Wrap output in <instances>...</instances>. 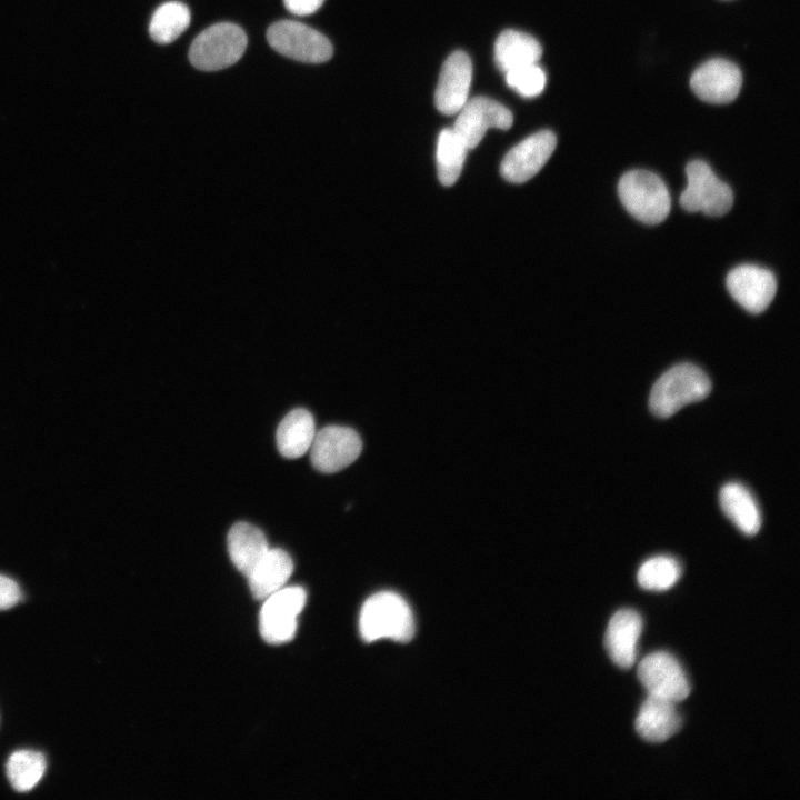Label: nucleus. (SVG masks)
Here are the masks:
<instances>
[{"instance_id":"obj_1","label":"nucleus","mask_w":800,"mask_h":800,"mask_svg":"<svg viewBox=\"0 0 800 800\" xmlns=\"http://www.w3.org/2000/svg\"><path fill=\"white\" fill-rule=\"evenodd\" d=\"M359 630L367 642L391 639L407 642L414 634V620L407 601L392 591L372 594L363 603Z\"/></svg>"},{"instance_id":"obj_2","label":"nucleus","mask_w":800,"mask_h":800,"mask_svg":"<svg viewBox=\"0 0 800 800\" xmlns=\"http://www.w3.org/2000/svg\"><path fill=\"white\" fill-rule=\"evenodd\" d=\"M711 390L709 377L692 363H680L666 371L653 384L649 407L659 418H669L682 407L704 399Z\"/></svg>"},{"instance_id":"obj_3","label":"nucleus","mask_w":800,"mask_h":800,"mask_svg":"<svg viewBox=\"0 0 800 800\" xmlns=\"http://www.w3.org/2000/svg\"><path fill=\"white\" fill-rule=\"evenodd\" d=\"M618 194L626 210L637 220L658 224L669 214L671 199L663 180L647 170H631L619 180Z\"/></svg>"},{"instance_id":"obj_4","label":"nucleus","mask_w":800,"mask_h":800,"mask_svg":"<svg viewBox=\"0 0 800 800\" xmlns=\"http://www.w3.org/2000/svg\"><path fill=\"white\" fill-rule=\"evenodd\" d=\"M248 39L232 22H220L200 32L189 48V60L203 71H217L234 64L243 54Z\"/></svg>"},{"instance_id":"obj_5","label":"nucleus","mask_w":800,"mask_h":800,"mask_svg":"<svg viewBox=\"0 0 800 800\" xmlns=\"http://www.w3.org/2000/svg\"><path fill=\"white\" fill-rule=\"evenodd\" d=\"M687 187L679 202L688 212H702L710 217H720L729 212L733 204V192L729 184L721 181L710 166L702 160H692L686 167Z\"/></svg>"},{"instance_id":"obj_6","label":"nucleus","mask_w":800,"mask_h":800,"mask_svg":"<svg viewBox=\"0 0 800 800\" xmlns=\"http://www.w3.org/2000/svg\"><path fill=\"white\" fill-rule=\"evenodd\" d=\"M267 40L280 54L308 63L328 61L333 54L329 39L301 22L280 20L267 30Z\"/></svg>"},{"instance_id":"obj_7","label":"nucleus","mask_w":800,"mask_h":800,"mask_svg":"<svg viewBox=\"0 0 800 800\" xmlns=\"http://www.w3.org/2000/svg\"><path fill=\"white\" fill-rule=\"evenodd\" d=\"M307 601L301 587H283L264 599L259 628L263 640L271 644L290 641L297 631V619Z\"/></svg>"},{"instance_id":"obj_8","label":"nucleus","mask_w":800,"mask_h":800,"mask_svg":"<svg viewBox=\"0 0 800 800\" xmlns=\"http://www.w3.org/2000/svg\"><path fill=\"white\" fill-rule=\"evenodd\" d=\"M309 450L311 463L318 471L333 473L358 459L362 450V440L351 428L327 426L316 431Z\"/></svg>"},{"instance_id":"obj_9","label":"nucleus","mask_w":800,"mask_h":800,"mask_svg":"<svg viewBox=\"0 0 800 800\" xmlns=\"http://www.w3.org/2000/svg\"><path fill=\"white\" fill-rule=\"evenodd\" d=\"M457 114L452 130L468 149L476 148L488 129L507 130L513 122L511 111L488 97L469 98Z\"/></svg>"},{"instance_id":"obj_10","label":"nucleus","mask_w":800,"mask_h":800,"mask_svg":"<svg viewBox=\"0 0 800 800\" xmlns=\"http://www.w3.org/2000/svg\"><path fill=\"white\" fill-rule=\"evenodd\" d=\"M638 678L648 694L673 702L684 700L690 693V683L678 660L666 651L646 656L639 663Z\"/></svg>"},{"instance_id":"obj_11","label":"nucleus","mask_w":800,"mask_h":800,"mask_svg":"<svg viewBox=\"0 0 800 800\" xmlns=\"http://www.w3.org/2000/svg\"><path fill=\"white\" fill-rule=\"evenodd\" d=\"M557 146V138L550 130L538 131L513 148L500 164L502 177L511 183H523L533 178L546 164Z\"/></svg>"},{"instance_id":"obj_12","label":"nucleus","mask_w":800,"mask_h":800,"mask_svg":"<svg viewBox=\"0 0 800 800\" xmlns=\"http://www.w3.org/2000/svg\"><path fill=\"white\" fill-rule=\"evenodd\" d=\"M742 86V73L731 61L716 58L699 66L690 78L692 92L708 103L732 102Z\"/></svg>"},{"instance_id":"obj_13","label":"nucleus","mask_w":800,"mask_h":800,"mask_svg":"<svg viewBox=\"0 0 800 800\" xmlns=\"http://www.w3.org/2000/svg\"><path fill=\"white\" fill-rule=\"evenodd\" d=\"M726 282L732 298L751 313L764 311L777 291L773 273L756 264H740L733 268L728 273Z\"/></svg>"},{"instance_id":"obj_14","label":"nucleus","mask_w":800,"mask_h":800,"mask_svg":"<svg viewBox=\"0 0 800 800\" xmlns=\"http://www.w3.org/2000/svg\"><path fill=\"white\" fill-rule=\"evenodd\" d=\"M472 63L463 51L452 52L443 62L434 91L436 108L443 114L459 112L469 99Z\"/></svg>"},{"instance_id":"obj_15","label":"nucleus","mask_w":800,"mask_h":800,"mask_svg":"<svg viewBox=\"0 0 800 800\" xmlns=\"http://www.w3.org/2000/svg\"><path fill=\"white\" fill-rule=\"evenodd\" d=\"M641 631L642 618L633 609L618 610L609 620L604 644L618 667L629 669L634 663Z\"/></svg>"},{"instance_id":"obj_16","label":"nucleus","mask_w":800,"mask_h":800,"mask_svg":"<svg viewBox=\"0 0 800 800\" xmlns=\"http://www.w3.org/2000/svg\"><path fill=\"white\" fill-rule=\"evenodd\" d=\"M638 734L649 742H663L681 728L676 702L648 694L637 714Z\"/></svg>"},{"instance_id":"obj_17","label":"nucleus","mask_w":800,"mask_h":800,"mask_svg":"<svg viewBox=\"0 0 800 800\" xmlns=\"http://www.w3.org/2000/svg\"><path fill=\"white\" fill-rule=\"evenodd\" d=\"M227 544L232 563L247 578L269 550L264 533L243 521L231 527Z\"/></svg>"},{"instance_id":"obj_18","label":"nucleus","mask_w":800,"mask_h":800,"mask_svg":"<svg viewBox=\"0 0 800 800\" xmlns=\"http://www.w3.org/2000/svg\"><path fill=\"white\" fill-rule=\"evenodd\" d=\"M542 56L539 41L532 36L508 29L494 42V62L506 73L512 69L537 63Z\"/></svg>"},{"instance_id":"obj_19","label":"nucleus","mask_w":800,"mask_h":800,"mask_svg":"<svg viewBox=\"0 0 800 800\" xmlns=\"http://www.w3.org/2000/svg\"><path fill=\"white\" fill-rule=\"evenodd\" d=\"M293 571L290 556L282 549H269L248 576L253 597L264 600L284 587Z\"/></svg>"},{"instance_id":"obj_20","label":"nucleus","mask_w":800,"mask_h":800,"mask_svg":"<svg viewBox=\"0 0 800 800\" xmlns=\"http://www.w3.org/2000/svg\"><path fill=\"white\" fill-rule=\"evenodd\" d=\"M723 513L744 534L754 536L761 527V513L751 492L741 483L724 484L719 493Z\"/></svg>"},{"instance_id":"obj_21","label":"nucleus","mask_w":800,"mask_h":800,"mask_svg":"<svg viewBox=\"0 0 800 800\" xmlns=\"http://www.w3.org/2000/svg\"><path fill=\"white\" fill-rule=\"evenodd\" d=\"M314 434L312 414L302 408L293 409L279 423L278 450L284 458H299L310 449Z\"/></svg>"},{"instance_id":"obj_22","label":"nucleus","mask_w":800,"mask_h":800,"mask_svg":"<svg viewBox=\"0 0 800 800\" xmlns=\"http://www.w3.org/2000/svg\"><path fill=\"white\" fill-rule=\"evenodd\" d=\"M468 150L452 128H446L439 133L436 158L441 184L449 187L458 180Z\"/></svg>"},{"instance_id":"obj_23","label":"nucleus","mask_w":800,"mask_h":800,"mask_svg":"<svg viewBox=\"0 0 800 800\" xmlns=\"http://www.w3.org/2000/svg\"><path fill=\"white\" fill-rule=\"evenodd\" d=\"M190 23L189 8L179 1L161 4L152 14L149 33L160 44L173 42Z\"/></svg>"},{"instance_id":"obj_24","label":"nucleus","mask_w":800,"mask_h":800,"mask_svg":"<svg viewBox=\"0 0 800 800\" xmlns=\"http://www.w3.org/2000/svg\"><path fill=\"white\" fill-rule=\"evenodd\" d=\"M46 767V758L41 752L18 750L8 759L7 776L14 790L26 792L38 784Z\"/></svg>"},{"instance_id":"obj_25","label":"nucleus","mask_w":800,"mask_h":800,"mask_svg":"<svg viewBox=\"0 0 800 800\" xmlns=\"http://www.w3.org/2000/svg\"><path fill=\"white\" fill-rule=\"evenodd\" d=\"M681 571V564L677 559L669 556H656L640 566L637 580L639 586L646 590L664 591L676 584Z\"/></svg>"},{"instance_id":"obj_26","label":"nucleus","mask_w":800,"mask_h":800,"mask_svg":"<svg viewBox=\"0 0 800 800\" xmlns=\"http://www.w3.org/2000/svg\"><path fill=\"white\" fill-rule=\"evenodd\" d=\"M504 77L506 83L524 98L539 96L547 81L544 71L537 63L507 71Z\"/></svg>"},{"instance_id":"obj_27","label":"nucleus","mask_w":800,"mask_h":800,"mask_svg":"<svg viewBox=\"0 0 800 800\" xmlns=\"http://www.w3.org/2000/svg\"><path fill=\"white\" fill-rule=\"evenodd\" d=\"M22 598L18 583L9 577L0 574V610L16 606Z\"/></svg>"},{"instance_id":"obj_28","label":"nucleus","mask_w":800,"mask_h":800,"mask_svg":"<svg viewBox=\"0 0 800 800\" xmlns=\"http://www.w3.org/2000/svg\"><path fill=\"white\" fill-rule=\"evenodd\" d=\"M324 0H283L287 10L296 16H309L314 13L323 4Z\"/></svg>"}]
</instances>
